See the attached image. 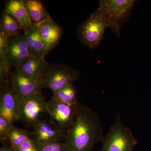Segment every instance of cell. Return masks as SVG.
I'll list each match as a JSON object with an SVG mask.
<instances>
[{
    "label": "cell",
    "instance_id": "obj_23",
    "mask_svg": "<svg viewBox=\"0 0 151 151\" xmlns=\"http://www.w3.org/2000/svg\"><path fill=\"white\" fill-rule=\"evenodd\" d=\"M14 149L15 151H38L36 143L32 139L24 142Z\"/></svg>",
    "mask_w": 151,
    "mask_h": 151
},
{
    "label": "cell",
    "instance_id": "obj_13",
    "mask_svg": "<svg viewBox=\"0 0 151 151\" xmlns=\"http://www.w3.org/2000/svg\"><path fill=\"white\" fill-rule=\"evenodd\" d=\"M4 10L12 15L18 22L24 33L30 29L33 25L29 14L25 7L23 0L6 1Z\"/></svg>",
    "mask_w": 151,
    "mask_h": 151
},
{
    "label": "cell",
    "instance_id": "obj_22",
    "mask_svg": "<svg viewBox=\"0 0 151 151\" xmlns=\"http://www.w3.org/2000/svg\"><path fill=\"white\" fill-rule=\"evenodd\" d=\"M8 38L0 29V58L8 61L7 59Z\"/></svg>",
    "mask_w": 151,
    "mask_h": 151
},
{
    "label": "cell",
    "instance_id": "obj_12",
    "mask_svg": "<svg viewBox=\"0 0 151 151\" xmlns=\"http://www.w3.org/2000/svg\"><path fill=\"white\" fill-rule=\"evenodd\" d=\"M38 26L44 45L45 57L59 43L63 34V29L51 17Z\"/></svg>",
    "mask_w": 151,
    "mask_h": 151
},
{
    "label": "cell",
    "instance_id": "obj_7",
    "mask_svg": "<svg viewBox=\"0 0 151 151\" xmlns=\"http://www.w3.org/2000/svg\"><path fill=\"white\" fill-rule=\"evenodd\" d=\"M78 104L70 106L51 99L47 103L46 112L55 125L66 133L74 121Z\"/></svg>",
    "mask_w": 151,
    "mask_h": 151
},
{
    "label": "cell",
    "instance_id": "obj_9",
    "mask_svg": "<svg viewBox=\"0 0 151 151\" xmlns=\"http://www.w3.org/2000/svg\"><path fill=\"white\" fill-rule=\"evenodd\" d=\"M30 56L24 35L19 33L8 38L7 59L11 69L18 68Z\"/></svg>",
    "mask_w": 151,
    "mask_h": 151
},
{
    "label": "cell",
    "instance_id": "obj_16",
    "mask_svg": "<svg viewBox=\"0 0 151 151\" xmlns=\"http://www.w3.org/2000/svg\"><path fill=\"white\" fill-rule=\"evenodd\" d=\"M33 24L39 25L50 17L43 3L39 0H23Z\"/></svg>",
    "mask_w": 151,
    "mask_h": 151
},
{
    "label": "cell",
    "instance_id": "obj_2",
    "mask_svg": "<svg viewBox=\"0 0 151 151\" xmlns=\"http://www.w3.org/2000/svg\"><path fill=\"white\" fill-rule=\"evenodd\" d=\"M136 2L135 0H101L98 9L103 15L108 28L120 36L121 27L129 19Z\"/></svg>",
    "mask_w": 151,
    "mask_h": 151
},
{
    "label": "cell",
    "instance_id": "obj_11",
    "mask_svg": "<svg viewBox=\"0 0 151 151\" xmlns=\"http://www.w3.org/2000/svg\"><path fill=\"white\" fill-rule=\"evenodd\" d=\"M9 80L11 84L21 100L37 93L41 90L35 80L22 72L18 68L10 71Z\"/></svg>",
    "mask_w": 151,
    "mask_h": 151
},
{
    "label": "cell",
    "instance_id": "obj_5",
    "mask_svg": "<svg viewBox=\"0 0 151 151\" xmlns=\"http://www.w3.org/2000/svg\"><path fill=\"white\" fill-rule=\"evenodd\" d=\"M79 72L63 64H50L45 71L39 83L40 89L47 88L52 92L68 84H73L78 79Z\"/></svg>",
    "mask_w": 151,
    "mask_h": 151
},
{
    "label": "cell",
    "instance_id": "obj_4",
    "mask_svg": "<svg viewBox=\"0 0 151 151\" xmlns=\"http://www.w3.org/2000/svg\"><path fill=\"white\" fill-rule=\"evenodd\" d=\"M107 23L98 8L89 15L78 27L77 35L84 45L89 48H96L103 39Z\"/></svg>",
    "mask_w": 151,
    "mask_h": 151
},
{
    "label": "cell",
    "instance_id": "obj_15",
    "mask_svg": "<svg viewBox=\"0 0 151 151\" xmlns=\"http://www.w3.org/2000/svg\"><path fill=\"white\" fill-rule=\"evenodd\" d=\"M31 56L45 58L44 47L39 32L38 26L33 24L32 27L24 33Z\"/></svg>",
    "mask_w": 151,
    "mask_h": 151
},
{
    "label": "cell",
    "instance_id": "obj_17",
    "mask_svg": "<svg viewBox=\"0 0 151 151\" xmlns=\"http://www.w3.org/2000/svg\"><path fill=\"white\" fill-rule=\"evenodd\" d=\"M52 100L70 106H77V92L73 84H68L61 89L52 92Z\"/></svg>",
    "mask_w": 151,
    "mask_h": 151
},
{
    "label": "cell",
    "instance_id": "obj_24",
    "mask_svg": "<svg viewBox=\"0 0 151 151\" xmlns=\"http://www.w3.org/2000/svg\"><path fill=\"white\" fill-rule=\"evenodd\" d=\"M0 151H15L14 149L11 147L10 146L4 145L1 147L0 149Z\"/></svg>",
    "mask_w": 151,
    "mask_h": 151
},
{
    "label": "cell",
    "instance_id": "obj_6",
    "mask_svg": "<svg viewBox=\"0 0 151 151\" xmlns=\"http://www.w3.org/2000/svg\"><path fill=\"white\" fill-rule=\"evenodd\" d=\"M46 102L41 91L21 100L18 110V121L33 127L42 113L46 112Z\"/></svg>",
    "mask_w": 151,
    "mask_h": 151
},
{
    "label": "cell",
    "instance_id": "obj_21",
    "mask_svg": "<svg viewBox=\"0 0 151 151\" xmlns=\"http://www.w3.org/2000/svg\"><path fill=\"white\" fill-rule=\"evenodd\" d=\"M13 124L7 119L0 116V141L4 143L9 141V134Z\"/></svg>",
    "mask_w": 151,
    "mask_h": 151
},
{
    "label": "cell",
    "instance_id": "obj_18",
    "mask_svg": "<svg viewBox=\"0 0 151 151\" xmlns=\"http://www.w3.org/2000/svg\"><path fill=\"white\" fill-rule=\"evenodd\" d=\"M0 29L8 38L20 33L21 26L18 22L10 14L4 10L1 19Z\"/></svg>",
    "mask_w": 151,
    "mask_h": 151
},
{
    "label": "cell",
    "instance_id": "obj_10",
    "mask_svg": "<svg viewBox=\"0 0 151 151\" xmlns=\"http://www.w3.org/2000/svg\"><path fill=\"white\" fill-rule=\"evenodd\" d=\"M33 128L31 138L36 144L61 142L65 139L64 131L45 120L39 119Z\"/></svg>",
    "mask_w": 151,
    "mask_h": 151
},
{
    "label": "cell",
    "instance_id": "obj_14",
    "mask_svg": "<svg viewBox=\"0 0 151 151\" xmlns=\"http://www.w3.org/2000/svg\"><path fill=\"white\" fill-rule=\"evenodd\" d=\"M49 64L45 58L30 56L25 60L17 68L35 80L39 86L40 82Z\"/></svg>",
    "mask_w": 151,
    "mask_h": 151
},
{
    "label": "cell",
    "instance_id": "obj_20",
    "mask_svg": "<svg viewBox=\"0 0 151 151\" xmlns=\"http://www.w3.org/2000/svg\"><path fill=\"white\" fill-rule=\"evenodd\" d=\"M37 145L38 151H70L69 147L65 142L37 144Z\"/></svg>",
    "mask_w": 151,
    "mask_h": 151
},
{
    "label": "cell",
    "instance_id": "obj_19",
    "mask_svg": "<svg viewBox=\"0 0 151 151\" xmlns=\"http://www.w3.org/2000/svg\"><path fill=\"white\" fill-rule=\"evenodd\" d=\"M32 132L17 128L13 125L9 134V141L10 147L15 149L24 142L32 139Z\"/></svg>",
    "mask_w": 151,
    "mask_h": 151
},
{
    "label": "cell",
    "instance_id": "obj_3",
    "mask_svg": "<svg viewBox=\"0 0 151 151\" xmlns=\"http://www.w3.org/2000/svg\"><path fill=\"white\" fill-rule=\"evenodd\" d=\"M102 142L101 151H133L138 141L130 128L123 124L121 116L118 115Z\"/></svg>",
    "mask_w": 151,
    "mask_h": 151
},
{
    "label": "cell",
    "instance_id": "obj_1",
    "mask_svg": "<svg viewBox=\"0 0 151 151\" xmlns=\"http://www.w3.org/2000/svg\"><path fill=\"white\" fill-rule=\"evenodd\" d=\"M104 137L98 114L79 103L75 119L64 139L70 151H92L95 144L102 142Z\"/></svg>",
    "mask_w": 151,
    "mask_h": 151
},
{
    "label": "cell",
    "instance_id": "obj_8",
    "mask_svg": "<svg viewBox=\"0 0 151 151\" xmlns=\"http://www.w3.org/2000/svg\"><path fill=\"white\" fill-rule=\"evenodd\" d=\"M19 104L18 96L9 80L0 84V116L7 119L12 124L18 121V110Z\"/></svg>",
    "mask_w": 151,
    "mask_h": 151
}]
</instances>
